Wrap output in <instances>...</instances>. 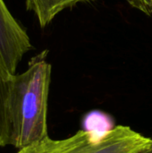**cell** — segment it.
<instances>
[{
	"instance_id": "obj_1",
	"label": "cell",
	"mask_w": 152,
	"mask_h": 153,
	"mask_svg": "<svg viewBox=\"0 0 152 153\" xmlns=\"http://www.w3.org/2000/svg\"><path fill=\"white\" fill-rule=\"evenodd\" d=\"M47 50L33 56L27 69L10 80V145L22 149L48 136L47 106L52 66Z\"/></svg>"
},
{
	"instance_id": "obj_2",
	"label": "cell",
	"mask_w": 152,
	"mask_h": 153,
	"mask_svg": "<svg viewBox=\"0 0 152 153\" xmlns=\"http://www.w3.org/2000/svg\"><path fill=\"white\" fill-rule=\"evenodd\" d=\"M151 143L126 126H117L102 134L80 130L60 140L47 138L19 149L16 153H139Z\"/></svg>"
},
{
	"instance_id": "obj_3",
	"label": "cell",
	"mask_w": 152,
	"mask_h": 153,
	"mask_svg": "<svg viewBox=\"0 0 152 153\" xmlns=\"http://www.w3.org/2000/svg\"><path fill=\"white\" fill-rule=\"evenodd\" d=\"M31 48L27 31L0 0V73L11 79L23 56Z\"/></svg>"
},
{
	"instance_id": "obj_4",
	"label": "cell",
	"mask_w": 152,
	"mask_h": 153,
	"mask_svg": "<svg viewBox=\"0 0 152 153\" xmlns=\"http://www.w3.org/2000/svg\"><path fill=\"white\" fill-rule=\"evenodd\" d=\"M90 0H26L27 10L36 15L41 28L47 26L62 11Z\"/></svg>"
},
{
	"instance_id": "obj_5",
	"label": "cell",
	"mask_w": 152,
	"mask_h": 153,
	"mask_svg": "<svg viewBox=\"0 0 152 153\" xmlns=\"http://www.w3.org/2000/svg\"><path fill=\"white\" fill-rule=\"evenodd\" d=\"M10 80L0 73V147L10 145V123L8 116V95Z\"/></svg>"
},
{
	"instance_id": "obj_6",
	"label": "cell",
	"mask_w": 152,
	"mask_h": 153,
	"mask_svg": "<svg viewBox=\"0 0 152 153\" xmlns=\"http://www.w3.org/2000/svg\"><path fill=\"white\" fill-rule=\"evenodd\" d=\"M130 3L133 6L146 14H151L152 13V0H130Z\"/></svg>"
},
{
	"instance_id": "obj_7",
	"label": "cell",
	"mask_w": 152,
	"mask_h": 153,
	"mask_svg": "<svg viewBox=\"0 0 152 153\" xmlns=\"http://www.w3.org/2000/svg\"><path fill=\"white\" fill-rule=\"evenodd\" d=\"M139 153H152V146H151V145L147 148V149H145V150H143V151H142L141 152Z\"/></svg>"
},
{
	"instance_id": "obj_8",
	"label": "cell",
	"mask_w": 152,
	"mask_h": 153,
	"mask_svg": "<svg viewBox=\"0 0 152 153\" xmlns=\"http://www.w3.org/2000/svg\"><path fill=\"white\" fill-rule=\"evenodd\" d=\"M151 146H152V138H151Z\"/></svg>"
}]
</instances>
